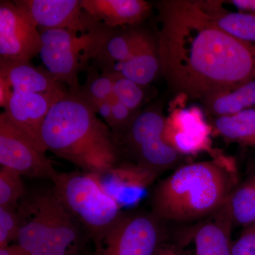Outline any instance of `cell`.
<instances>
[{
	"label": "cell",
	"instance_id": "obj_1",
	"mask_svg": "<svg viewBox=\"0 0 255 255\" xmlns=\"http://www.w3.org/2000/svg\"><path fill=\"white\" fill-rule=\"evenodd\" d=\"M160 71L172 91L204 101L255 81V43L213 21L201 1L157 3Z\"/></svg>",
	"mask_w": 255,
	"mask_h": 255
},
{
	"label": "cell",
	"instance_id": "obj_2",
	"mask_svg": "<svg viewBox=\"0 0 255 255\" xmlns=\"http://www.w3.org/2000/svg\"><path fill=\"white\" fill-rule=\"evenodd\" d=\"M41 137L47 151L88 173H105L122 155L110 128L78 92L69 91L51 107Z\"/></svg>",
	"mask_w": 255,
	"mask_h": 255
},
{
	"label": "cell",
	"instance_id": "obj_3",
	"mask_svg": "<svg viewBox=\"0 0 255 255\" xmlns=\"http://www.w3.org/2000/svg\"><path fill=\"white\" fill-rule=\"evenodd\" d=\"M231 184L230 173L221 164H184L154 188L152 212L164 222L190 223L214 216L228 202Z\"/></svg>",
	"mask_w": 255,
	"mask_h": 255
},
{
	"label": "cell",
	"instance_id": "obj_4",
	"mask_svg": "<svg viewBox=\"0 0 255 255\" xmlns=\"http://www.w3.org/2000/svg\"><path fill=\"white\" fill-rule=\"evenodd\" d=\"M18 246L30 255H76L80 222L53 187L25 196L17 207Z\"/></svg>",
	"mask_w": 255,
	"mask_h": 255
},
{
	"label": "cell",
	"instance_id": "obj_5",
	"mask_svg": "<svg viewBox=\"0 0 255 255\" xmlns=\"http://www.w3.org/2000/svg\"><path fill=\"white\" fill-rule=\"evenodd\" d=\"M53 189L97 244L122 215V208L101 185L95 174L58 172Z\"/></svg>",
	"mask_w": 255,
	"mask_h": 255
},
{
	"label": "cell",
	"instance_id": "obj_6",
	"mask_svg": "<svg viewBox=\"0 0 255 255\" xmlns=\"http://www.w3.org/2000/svg\"><path fill=\"white\" fill-rule=\"evenodd\" d=\"M165 124L157 109L139 112L127 128L115 137L121 153L128 154L135 163L157 175L173 167L180 160L181 153L164 140Z\"/></svg>",
	"mask_w": 255,
	"mask_h": 255
},
{
	"label": "cell",
	"instance_id": "obj_7",
	"mask_svg": "<svg viewBox=\"0 0 255 255\" xmlns=\"http://www.w3.org/2000/svg\"><path fill=\"white\" fill-rule=\"evenodd\" d=\"M164 221L153 213H127L95 244L97 255H156L164 246Z\"/></svg>",
	"mask_w": 255,
	"mask_h": 255
},
{
	"label": "cell",
	"instance_id": "obj_8",
	"mask_svg": "<svg viewBox=\"0 0 255 255\" xmlns=\"http://www.w3.org/2000/svg\"><path fill=\"white\" fill-rule=\"evenodd\" d=\"M97 30L79 36L76 32L69 30L40 28L42 47L39 55L43 65L58 81L68 87L70 92H77L81 87L79 74L89 67L85 56Z\"/></svg>",
	"mask_w": 255,
	"mask_h": 255
},
{
	"label": "cell",
	"instance_id": "obj_9",
	"mask_svg": "<svg viewBox=\"0 0 255 255\" xmlns=\"http://www.w3.org/2000/svg\"><path fill=\"white\" fill-rule=\"evenodd\" d=\"M0 164L16 171L22 177L53 181L58 173L53 162L0 114Z\"/></svg>",
	"mask_w": 255,
	"mask_h": 255
},
{
	"label": "cell",
	"instance_id": "obj_10",
	"mask_svg": "<svg viewBox=\"0 0 255 255\" xmlns=\"http://www.w3.org/2000/svg\"><path fill=\"white\" fill-rule=\"evenodd\" d=\"M39 30L14 1H0V61L30 62L40 54Z\"/></svg>",
	"mask_w": 255,
	"mask_h": 255
},
{
	"label": "cell",
	"instance_id": "obj_11",
	"mask_svg": "<svg viewBox=\"0 0 255 255\" xmlns=\"http://www.w3.org/2000/svg\"><path fill=\"white\" fill-rule=\"evenodd\" d=\"M37 27L66 29L82 34L104 26L82 8V0H14Z\"/></svg>",
	"mask_w": 255,
	"mask_h": 255
},
{
	"label": "cell",
	"instance_id": "obj_12",
	"mask_svg": "<svg viewBox=\"0 0 255 255\" xmlns=\"http://www.w3.org/2000/svg\"><path fill=\"white\" fill-rule=\"evenodd\" d=\"M68 92L38 94L13 91L4 113L10 122L39 150H47L42 141L41 130L51 107Z\"/></svg>",
	"mask_w": 255,
	"mask_h": 255
},
{
	"label": "cell",
	"instance_id": "obj_13",
	"mask_svg": "<svg viewBox=\"0 0 255 255\" xmlns=\"http://www.w3.org/2000/svg\"><path fill=\"white\" fill-rule=\"evenodd\" d=\"M137 26L104 30L98 44L90 55V60L99 71L130 59L157 39L148 31Z\"/></svg>",
	"mask_w": 255,
	"mask_h": 255
},
{
	"label": "cell",
	"instance_id": "obj_14",
	"mask_svg": "<svg viewBox=\"0 0 255 255\" xmlns=\"http://www.w3.org/2000/svg\"><path fill=\"white\" fill-rule=\"evenodd\" d=\"M96 176L106 192L122 209L140 202L158 175L135 162H119L105 173Z\"/></svg>",
	"mask_w": 255,
	"mask_h": 255
},
{
	"label": "cell",
	"instance_id": "obj_15",
	"mask_svg": "<svg viewBox=\"0 0 255 255\" xmlns=\"http://www.w3.org/2000/svg\"><path fill=\"white\" fill-rule=\"evenodd\" d=\"M82 8L105 27L137 26L147 18L151 4L144 0H82Z\"/></svg>",
	"mask_w": 255,
	"mask_h": 255
},
{
	"label": "cell",
	"instance_id": "obj_16",
	"mask_svg": "<svg viewBox=\"0 0 255 255\" xmlns=\"http://www.w3.org/2000/svg\"><path fill=\"white\" fill-rule=\"evenodd\" d=\"M0 77L9 84L13 91L45 94L68 92V87L56 80L42 67L30 62L0 61Z\"/></svg>",
	"mask_w": 255,
	"mask_h": 255
},
{
	"label": "cell",
	"instance_id": "obj_17",
	"mask_svg": "<svg viewBox=\"0 0 255 255\" xmlns=\"http://www.w3.org/2000/svg\"><path fill=\"white\" fill-rule=\"evenodd\" d=\"M164 138L179 153H193L207 148L209 129L197 114L182 112L166 120Z\"/></svg>",
	"mask_w": 255,
	"mask_h": 255
},
{
	"label": "cell",
	"instance_id": "obj_18",
	"mask_svg": "<svg viewBox=\"0 0 255 255\" xmlns=\"http://www.w3.org/2000/svg\"><path fill=\"white\" fill-rule=\"evenodd\" d=\"M232 219L227 203L214 219L201 223L194 233V255H233Z\"/></svg>",
	"mask_w": 255,
	"mask_h": 255
},
{
	"label": "cell",
	"instance_id": "obj_19",
	"mask_svg": "<svg viewBox=\"0 0 255 255\" xmlns=\"http://www.w3.org/2000/svg\"><path fill=\"white\" fill-rule=\"evenodd\" d=\"M160 71L157 39L130 59L111 65L104 75L114 79L127 78L142 87L153 81Z\"/></svg>",
	"mask_w": 255,
	"mask_h": 255
},
{
	"label": "cell",
	"instance_id": "obj_20",
	"mask_svg": "<svg viewBox=\"0 0 255 255\" xmlns=\"http://www.w3.org/2000/svg\"><path fill=\"white\" fill-rule=\"evenodd\" d=\"M206 110L216 117L233 115L247 110H255V81L220 92L204 100Z\"/></svg>",
	"mask_w": 255,
	"mask_h": 255
},
{
	"label": "cell",
	"instance_id": "obj_21",
	"mask_svg": "<svg viewBox=\"0 0 255 255\" xmlns=\"http://www.w3.org/2000/svg\"><path fill=\"white\" fill-rule=\"evenodd\" d=\"M227 206L233 226L248 227L255 223V164L231 191Z\"/></svg>",
	"mask_w": 255,
	"mask_h": 255
},
{
	"label": "cell",
	"instance_id": "obj_22",
	"mask_svg": "<svg viewBox=\"0 0 255 255\" xmlns=\"http://www.w3.org/2000/svg\"><path fill=\"white\" fill-rule=\"evenodd\" d=\"M221 2L201 1L203 7L218 26L240 39L255 43V15L226 11L220 6Z\"/></svg>",
	"mask_w": 255,
	"mask_h": 255
},
{
	"label": "cell",
	"instance_id": "obj_23",
	"mask_svg": "<svg viewBox=\"0 0 255 255\" xmlns=\"http://www.w3.org/2000/svg\"><path fill=\"white\" fill-rule=\"evenodd\" d=\"M215 128L226 138L255 146V109L218 117L215 122Z\"/></svg>",
	"mask_w": 255,
	"mask_h": 255
},
{
	"label": "cell",
	"instance_id": "obj_24",
	"mask_svg": "<svg viewBox=\"0 0 255 255\" xmlns=\"http://www.w3.org/2000/svg\"><path fill=\"white\" fill-rule=\"evenodd\" d=\"M87 80L78 93L88 103L108 102L111 105L117 102L114 93L116 80L100 73L95 65L87 69Z\"/></svg>",
	"mask_w": 255,
	"mask_h": 255
},
{
	"label": "cell",
	"instance_id": "obj_25",
	"mask_svg": "<svg viewBox=\"0 0 255 255\" xmlns=\"http://www.w3.org/2000/svg\"><path fill=\"white\" fill-rule=\"evenodd\" d=\"M26 196L23 177L16 171L1 167L0 169V207L16 209Z\"/></svg>",
	"mask_w": 255,
	"mask_h": 255
},
{
	"label": "cell",
	"instance_id": "obj_26",
	"mask_svg": "<svg viewBox=\"0 0 255 255\" xmlns=\"http://www.w3.org/2000/svg\"><path fill=\"white\" fill-rule=\"evenodd\" d=\"M144 87L127 78L116 79L114 93L119 102L133 112L139 108L145 99Z\"/></svg>",
	"mask_w": 255,
	"mask_h": 255
},
{
	"label": "cell",
	"instance_id": "obj_27",
	"mask_svg": "<svg viewBox=\"0 0 255 255\" xmlns=\"http://www.w3.org/2000/svg\"><path fill=\"white\" fill-rule=\"evenodd\" d=\"M19 226L17 208L0 207V248L16 241Z\"/></svg>",
	"mask_w": 255,
	"mask_h": 255
},
{
	"label": "cell",
	"instance_id": "obj_28",
	"mask_svg": "<svg viewBox=\"0 0 255 255\" xmlns=\"http://www.w3.org/2000/svg\"><path fill=\"white\" fill-rule=\"evenodd\" d=\"M233 255H255V223L232 242Z\"/></svg>",
	"mask_w": 255,
	"mask_h": 255
},
{
	"label": "cell",
	"instance_id": "obj_29",
	"mask_svg": "<svg viewBox=\"0 0 255 255\" xmlns=\"http://www.w3.org/2000/svg\"><path fill=\"white\" fill-rule=\"evenodd\" d=\"M13 90L7 81L2 77H0V107L5 109L9 103Z\"/></svg>",
	"mask_w": 255,
	"mask_h": 255
},
{
	"label": "cell",
	"instance_id": "obj_30",
	"mask_svg": "<svg viewBox=\"0 0 255 255\" xmlns=\"http://www.w3.org/2000/svg\"><path fill=\"white\" fill-rule=\"evenodd\" d=\"M228 2L241 10V12L255 15V0H231Z\"/></svg>",
	"mask_w": 255,
	"mask_h": 255
},
{
	"label": "cell",
	"instance_id": "obj_31",
	"mask_svg": "<svg viewBox=\"0 0 255 255\" xmlns=\"http://www.w3.org/2000/svg\"><path fill=\"white\" fill-rule=\"evenodd\" d=\"M0 255H30L17 244L0 248Z\"/></svg>",
	"mask_w": 255,
	"mask_h": 255
},
{
	"label": "cell",
	"instance_id": "obj_32",
	"mask_svg": "<svg viewBox=\"0 0 255 255\" xmlns=\"http://www.w3.org/2000/svg\"><path fill=\"white\" fill-rule=\"evenodd\" d=\"M179 252L175 247L164 245L156 255H178Z\"/></svg>",
	"mask_w": 255,
	"mask_h": 255
},
{
	"label": "cell",
	"instance_id": "obj_33",
	"mask_svg": "<svg viewBox=\"0 0 255 255\" xmlns=\"http://www.w3.org/2000/svg\"><path fill=\"white\" fill-rule=\"evenodd\" d=\"M183 255L182 253H180V251L179 252V255Z\"/></svg>",
	"mask_w": 255,
	"mask_h": 255
}]
</instances>
